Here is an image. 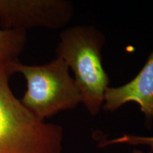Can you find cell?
Segmentation results:
<instances>
[{"label": "cell", "instance_id": "4", "mask_svg": "<svg viewBox=\"0 0 153 153\" xmlns=\"http://www.w3.org/2000/svg\"><path fill=\"white\" fill-rule=\"evenodd\" d=\"M73 14L72 4L65 0H0L3 29H57L66 26Z\"/></svg>", "mask_w": 153, "mask_h": 153}, {"label": "cell", "instance_id": "6", "mask_svg": "<svg viewBox=\"0 0 153 153\" xmlns=\"http://www.w3.org/2000/svg\"><path fill=\"white\" fill-rule=\"evenodd\" d=\"M26 42V31L0 29V60L4 62L18 61Z\"/></svg>", "mask_w": 153, "mask_h": 153}, {"label": "cell", "instance_id": "3", "mask_svg": "<svg viewBox=\"0 0 153 153\" xmlns=\"http://www.w3.org/2000/svg\"><path fill=\"white\" fill-rule=\"evenodd\" d=\"M12 74H22L26 90L20 99L25 107L42 120L63 111L72 110L82 102V95L70 68L57 57L42 65H28L12 62Z\"/></svg>", "mask_w": 153, "mask_h": 153}, {"label": "cell", "instance_id": "5", "mask_svg": "<svg viewBox=\"0 0 153 153\" xmlns=\"http://www.w3.org/2000/svg\"><path fill=\"white\" fill-rule=\"evenodd\" d=\"M139 105L147 123L153 120V51L139 73L131 81L117 87L107 88L102 108L115 111L128 102Z\"/></svg>", "mask_w": 153, "mask_h": 153}, {"label": "cell", "instance_id": "7", "mask_svg": "<svg viewBox=\"0 0 153 153\" xmlns=\"http://www.w3.org/2000/svg\"><path fill=\"white\" fill-rule=\"evenodd\" d=\"M125 144L129 145H145L150 148V152H153V136H141V135L123 134L122 136L106 140L99 144V147L109 146L112 145Z\"/></svg>", "mask_w": 153, "mask_h": 153}, {"label": "cell", "instance_id": "2", "mask_svg": "<svg viewBox=\"0 0 153 153\" xmlns=\"http://www.w3.org/2000/svg\"><path fill=\"white\" fill-rule=\"evenodd\" d=\"M60 39L56 57L73 71L82 104L91 116H97L104 105L110 82L101 56L105 36L94 26H77L63 30Z\"/></svg>", "mask_w": 153, "mask_h": 153}, {"label": "cell", "instance_id": "1", "mask_svg": "<svg viewBox=\"0 0 153 153\" xmlns=\"http://www.w3.org/2000/svg\"><path fill=\"white\" fill-rule=\"evenodd\" d=\"M10 63L0 60V153H62V127L39 119L15 97Z\"/></svg>", "mask_w": 153, "mask_h": 153}, {"label": "cell", "instance_id": "8", "mask_svg": "<svg viewBox=\"0 0 153 153\" xmlns=\"http://www.w3.org/2000/svg\"><path fill=\"white\" fill-rule=\"evenodd\" d=\"M132 153H145V152H143V151H141V150H136V149H135V150H133V152ZM148 153H152V152H148Z\"/></svg>", "mask_w": 153, "mask_h": 153}]
</instances>
